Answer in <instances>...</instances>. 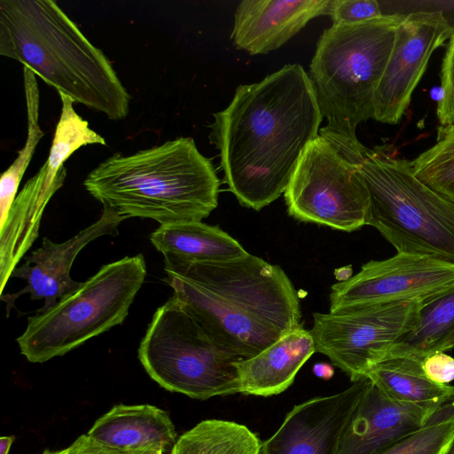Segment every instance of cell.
<instances>
[{
  "mask_svg": "<svg viewBox=\"0 0 454 454\" xmlns=\"http://www.w3.org/2000/svg\"><path fill=\"white\" fill-rule=\"evenodd\" d=\"M323 115L299 64L236 89L214 114L211 140L220 153L223 181L243 207L261 210L285 192Z\"/></svg>",
  "mask_w": 454,
  "mask_h": 454,
  "instance_id": "cell-1",
  "label": "cell"
},
{
  "mask_svg": "<svg viewBox=\"0 0 454 454\" xmlns=\"http://www.w3.org/2000/svg\"><path fill=\"white\" fill-rule=\"evenodd\" d=\"M164 270L173 296L220 347L243 359L302 326L290 278L260 257L164 263Z\"/></svg>",
  "mask_w": 454,
  "mask_h": 454,
  "instance_id": "cell-2",
  "label": "cell"
},
{
  "mask_svg": "<svg viewBox=\"0 0 454 454\" xmlns=\"http://www.w3.org/2000/svg\"><path fill=\"white\" fill-rule=\"evenodd\" d=\"M0 54L109 120L129 114L130 95L111 61L54 1L1 0Z\"/></svg>",
  "mask_w": 454,
  "mask_h": 454,
  "instance_id": "cell-3",
  "label": "cell"
},
{
  "mask_svg": "<svg viewBox=\"0 0 454 454\" xmlns=\"http://www.w3.org/2000/svg\"><path fill=\"white\" fill-rule=\"evenodd\" d=\"M83 185L103 206L160 225L202 222L217 207L220 181L192 137H177L131 155L114 153Z\"/></svg>",
  "mask_w": 454,
  "mask_h": 454,
  "instance_id": "cell-4",
  "label": "cell"
},
{
  "mask_svg": "<svg viewBox=\"0 0 454 454\" xmlns=\"http://www.w3.org/2000/svg\"><path fill=\"white\" fill-rule=\"evenodd\" d=\"M404 14H383L351 25H332L319 37L309 78L323 118L320 136L350 162L360 165L369 149L357 126L374 116V97Z\"/></svg>",
  "mask_w": 454,
  "mask_h": 454,
  "instance_id": "cell-5",
  "label": "cell"
},
{
  "mask_svg": "<svg viewBox=\"0 0 454 454\" xmlns=\"http://www.w3.org/2000/svg\"><path fill=\"white\" fill-rule=\"evenodd\" d=\"M358 170L369 192L366 225L397 253L454 263V201L413 173L411 161L369 150Z\"/></svg>",
  "mask_w": 454,
  "mask_h": 454,
  "instance_id": "cell-6",
  "label": "cell"
},
{
  "mask_svg": "<svg viewBox=\"0 0 454 454\" xmlns=\"http://www.w3.org/2000/svg\"><path fill=\"white\" fill-rule=\"evenodd\" d=\"M146 273L142 254L103 265L52 307L27 318L17 339L20 353L31 363H44L121 325Z\"/></svg>",
  "mask_w": 454,
  "mask_h": 454,
  "instance_id": "cell-7",
  "label": "cell"
},
{
  "mask_svg": "<svg viewBox=\"0 0 454 454\" xmlns=\"http://www.w3.org/2000/svg\"><path fill=\"white\" fill-rule=\"evenodd\" d=\"M137 354L168 391L199 400L240 393L235 364L243 358L220 347L175 296L154 312Z\"/></svg>",
  "mask_w": 454,
  "mask_h": 454,
  "instance_id": "cell-8",
  "label": "cell"
},
{
  "mask_svg": "<svg viewBox=\"0 0 454 454\" xmlns=\"http://www.w3.org/2000/svg\"><path fill=\"white\" fill-rule=\"evenodd\" d=\"M358 167L319 135L304 150L284 192L288 214L348 232L366 225L370 197Z\"/></svg>",
  "mask_w": 454,
  "mask_h": 454,
  "instance_id": "cell-9",
  "label": "cell"
},
{
  "mask_svg": "<svg viewBox=\"0 0 454 454\" xmlns=\"http://www.w3.org/2000/svg\"><path fill=\"white\" fill-rule=\"evenodd\" d=\"M420 303L403 301L314 313L309 332L316 352L326 356L351 382L367 379L366 372L415 328Z\"/></svg>",
  "mask_w": 454,
  "mask_h": 454,
  "instance_id": "cell-10",
  "label": "cell"
},
{
  "mask_svg": "<svg viewBox=\"0 0 454 454\" xmlns=\"http://www.w3.org/2000/svg\"><path fill=\"white\" fill-rule=\"evenodd\" d=\"M454 284V263L397 253L370 261L332 286L330 311L343 308L423 301Z\"/></svg>",
  "mask_w": 454,
  "mask_h": 454,
  "instance_id": "cell-11",
  "label": "cell"
},
{
  "mask_svg": "<svg viewBox=\"0 0 454 454\" xmlns=\"http://www.w3.org/2000/svg\"><path fill=\"white\" fill-rule=\"evenodd\" d=\"M453 27L442 11L404 14L375 91L374 120L387 124L400 121L433 52L450 38Z\"/></svg>",
  "mask_w": 454,
  "mask_h": 454,
  "instance_id": "cell-12",
  "label": "cell"
},
{
  "mask_svg": "<svg viewBox=\"0 0 454 454\" xmlns=\"http://www.w3.org/2000/svg\"><path fill=\"white\" fill-rule=\"evenodd\" d=\"M368 382L362 379L340 392L294 405L262 443L261 454H337L342 433Z\"/></svg>",
  "mask_w": 454,
  "mask_h": 454,
  "instance_id": "cell-13",
  "label": "cell"
},
{
  "mask_svg": "<svg viewBox=\"0 0 454 454\" xmlns=\"http://www.w3.org/2000/svg\"><path fill=\"white\" fill-rule=\"evenodd\" d=\"M126 219L114 208L103 206L102 214L96 222L67 241L55 243L44 237L42 246L27 256L12 273V277L25 280L27 285L17 293L1 294V300L6 302L7 317L13 301L25 294H29L32 300H44L43 307L36 311L40 312L50 309L61 297L76 289L82 282L74 281L70 277V270L77 254L101 236H116L119 225Z\"/></svg>",
  "mask_w": 454,
  "mask_h": 454,
  "instance_id": "cell-14",
  "label": "cell"
},
{
  "mask_svg": "<svg viewBox=\"0 0 454 454\" xmlns=\"http://www.w3.org/2000/svg\"><path fill=\"white\" fill-rule=\"evenodd\" d=\"M435 411L391 399L369 380L337 454H382L420 428Z\"/></svg>",
  "mask_w": 454,
  "mask_h": 454,
  "instance_id": "cell-15",
  "label": "cell"
},
{
  "mask_svg": "<svg viewBox=\"0 0 454 454\" xmlns=\"http://www.w3.org/2000/svg\"><path fill=\"white\" fill-rule=\"evenodd\" d=\"M331 0H244L234 13L231 39L250 55L285 44L312 19L328 15Z\"/></svg>",
  "mask_w": 454,
  "mask_h": 454,
  "instance_id": "cell-16",
  "label": "cell"
},
{
  "mask_svg": "<svg viewBox=\"0 0 454 454\" xmlns=\"http://www.w3.org/2000/svg\"><path fill=\"white\" fill-rule=\"evenodd\" d=\"M64 168L57 176L43 165L16 196L4 225L0 227V294L26 252L37 239L45 207L62 187Z\"/></svg>",
  "mask_w": 454,
  "mask_h": 454,
  "instance_id": "cell-17",
  "label": "cell"
},
{
  "mask_svg": "<svg viewBox=\"0 0 454 454\" xmlns=\"http://www.w3.org/2000/svg\"><path fill=\"white\" fill-rule=\"evenodd\" d=\"M110 449L133 454L147 449L172 450L177 435L169 415L150 404L114 406L87 433Z\"/></svg>",
  "mask_w": 454,
  "mask_h": 454,
  "instance_id": "cell-18",
  "label": "cell"
},
{
  "mask_svg": "<svg viewBox=\"0 0 454 454\" xmlns=\"http://www.w3.org/2000/svg\"><path fill=\"white\" fill-rule=\"evenodd\" d=\"M315 352L309 331L302 326L290 331L258 355L235 364L240 393L266 397L284 392Z\"/></svg>",
  "mask_w": 454,
  "mask_h": 454,
  "instance_id": "cell-19",
  "label": "cell"
},
{
  "mask_svg": "<svg viewBox=\"0 0 454 454\" xmlns=\"http://www.w3.org/2000/svg\"><path fill=\"white\" fill-rule=\"evenodd\" d=\"M149 239L164 263L224 261L248 254L220 227L202 222L160 225Z\"/></svg>",
  "mask_w": 454,
  "mask_h": 454,
  "instance_id": "cell-20",
  "label": "cell"
},
{
  "mask_svg": "<svg viewBox=\"0 0 454 454\" xmlns=\"http://www.w3.org/2000/svg\"><path fill=\"white\" fill-rule=\"evenodd\" d=\"M424 359L411 355L389 356L365 375L391 399L437 410L454 402V386L430 380L422 368Z\"/></svg>",
  "mask_w": 454,
  "mask_h": 454,
  "instance_id": "cell-21",
  "label": "cell"
},
{
  "mask_svg": "<svg viewBox=\"0 0 454 454\" xmlns=\"http://www.w3.org/2000/svg\"><path fill=\"white\" fill-rule=\"evenodd\" d=\"M453 331L454 284L421 301L415 328L395 343L387 356L411 355L424 359L437 352Z\"/></svg>",
  "mask_w": 454,
  "mask_h": 454,
  "instance_id": "cell-22",
  "label": "cell"
},
{
  "mask_svg": "<svg viewBox=\"0 0 454 454\" xmlns=\"http://www.w3.org/2000/svg\"><path fill=\"white\" fill-rule=\"evenodd\" d=\"M262 443L243 424L210 419L180 435L170 454H261Z\"/></svg>",
  "mask_w": 454,
  "mask_h": 454,
  "instance_id": "cell-23",
  "label": "cell"
},
{
  "mask_svg": "<svg viewBox=\"0 0 454 454\" xmlns=\"http://www.w3.org/2000/svg\"><path fill=\"white\" fill-rule=\"evenodd\" d=\"M23 82L27 116V134L24 147L2 174L0 179V227L6 221L16 194L35 148L44 133L39 126V89L35 74L23 67Z\"/></svg>",
  "mask_w": 454,
  "mask_h": 454,
  "instance_id": "cell-24",
  "label": "cell"
},
{
  "mask_svg": "<svg viewBox=\"0 0 454 454\" xmlns=\"http://www.w3.org/2000/svg\"><path fill=\"white\" fill-rule=\"evenodd\" d=\"M411 165L419 180L454 201V123L441 125L435 143Z\"/></svg>",
  "mask_w": 454,
  "mask_h": 454,
  "instance_id": "cell-25",
  "label": "cell"
},
{
  "mask_svg": "<svg viewBox=\"0 0 454 454\" xmlns=\"http://www.w3.org/2000/svg\"><path fill=\"white\" fill-rule=\"evenodd\" d=\"M454 442V402L436 410L418 430L382 454H446Z\"/></svg>",
  "mask_w": 454,
  "mask_h": 454,
  "instance_id": "cell-26",
  "label": "cell"
},
{
  "mask_svg": "<svg viewBox=\"0 0 454 454\" xmlns=\"http://www.w3.org/2000/svg\"><path fill=\"white\" fill-rule=\"evenodd\" d=\"M328 15L333 25H351L383 15L376 0H331Z\"/></svg>",
  "mask_w": 454,
  "mask_h": 454,
  "instance_id": "cell-27",
  "label": "cell"
},
{
  "mask_svg": "<svg viewBox=\"0 0 454 454\" xmlns=\"http://www.w3.org/2000/svg\"><path fill=\"white\" fill-rule=\"evenodd\" d=\"M442 98L437 105L441 125L454 123V27L444 53L441 68Z\"/></svg>",
  "mask_w": 454,
  "mask_h": 454,
  "instance_id": "cell-28",
  "label": "cell"
},
{
  "mask_svg": "<svg viewBox=\"0 0 454 454\" xmlns=\"http://www.w3.org/2000/svg\"><path fill=\"white\" fill-rule=\"evenodd\" d=\"M426 376L439 385H449L454 380V357L442 351L427 355L422 361Z\"/></svg>",
  "mask_w": 454,
  "mask_h": 454,
  "instance_id": "cell-29",
  "label": "cell"
},
{
  "mask_svg": "<svg viewBox=\"0 0 454 454\" xmlns=\"http://www.w3.org/2000/svg\"><path fill=\"white\" fill-rule=\"evenodd\" d=\"M67 450V454H129L106 447L88 434L81 435Z\"/></svg>",
  "mask_w": 454,
  "mask_h": 454,
  "instance_id": "cell-30",
  "label": "cell"
},
{
  "mask_svg": "<svg viewBox=\"0 0 454 454\" xmlns=\"http://www.w3.org/2000/svg\"><path fill=\"white\" fill-rule=\"evenodd\" d=\"M312 371L317 377L323 380H330L334 374L332 364L327 363L315 364Z\"/></svg>",
  "mask_w": 454,
  "mask_h": 454,
  "instance_id": "cell-31",
  "label": "cell"
},
{
  "mask_svg": "<svg viewBox=\"0 0 454 454\" xmlns=\"http://www.w3.org/2000/svg\"><path fill=\"white\" fill-rule=\"evenodd\" d=\"M14 441L13 436H3L0 438V454H8Z\"/></svg>",
  "mask_w": 454,
  "mask_h": 454,
  "instance_id": "cell-32",
  "label": "cell"
},
{
  "mask_svg": "<svg viewBox=\"0 0 454 454\" xmlns=\"http://www.w3.org/2000/svg\"><path fill=\"white\" fill-rule=\"evenodd\" d=\"M454 348V331L444 340L438 351H446Z\"/></svg>",
  "mask_w": 454,
  "mask_h": 454,
  "instance_id": "cell-33",
  "label": "cell"
},
{
  "mask_svg": "<svg viewBox=\"0 0 454 454\" xmlns=\"http://www.w3.org/2000/svg\"><path fill=\"white\" fill-rule=\"evenodd\" d=\"M165 452L162 450L159 449H147L144 450L137 451L133 454H164Z\"/></svg>",
  "mask_w": 454,
  "mask_h": 454,
  "instance_id": "cell-34",
  "label": "cell"
},
{
  "mask_svg": "<svg viewBox=\"0 0 454 454\" xmlns=\"http://www.w3.org/2000/svg\"><path fill=\"white\" fill-rule=\"evenodd\" d=\"M41 454H67V450L65 449V450H59V451H50V450H45L43 451V453Z\"/></svg>",
  "mask_w": 454,
  "mask_h": 454,
  "instance_id": "cell-35",
  "label": "cell"
},
{
  "mask_svg": "<svg viewBox=\"0 0 454 454\" xmlns=\"http://www.w3.org/2000/svg\"><path fill=\"white\" fill-rule=\"evenodd\" d=\"M446 454H454V442Z\"/></svg>",
  "mask_w": 454,
  "mask_h": 454,
  "instance_id": "cell-36",
  "label": "cell"
}]
</instances>
